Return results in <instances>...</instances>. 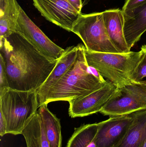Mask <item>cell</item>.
I'll return each instance as SVG.
<instances>
[{
	"instance_id": "6da1fadb",
	"label": "cell",
	"mask_w": 146,
	"mask_h": 147,
	"mask_svg": "<svg viewBox=\"0 0 146 147\" xmlns=\"http://www.w3.org/2000/svg\"><path fill=\"white\" fill-rule=\"evenodd\" d=\"M0 56L5 63L9 88L20 91H37L58 61L43 55L16 32L0 40Z\"/></svg>"
},
{
	"instance_id": "7a4b0ae2",
	"label": "cell",
	"mask_w": 146,
	"mask_h": 147,
	"mask_svg": "<svg viewBox=\"0 0 146 147\" xmlns=\"http://www.w3.org/2000/svg\"><path fill=\"white\" fill-rule=\"evenodd\" d=\"M78 45L79 52L74 64L50 89L42 105L56 101L69 102L100 89L107 83L92 73L86 60L85 47L82 44Z\"/></svg>"
},
{
	"instance_id": "3957f363",
	"label": "cell",
	"mask_w": 146,
	"mask_h": 147,
	"mask_svg": "<svg viewBox=\"0 0 146 147\" xmlns=\"http://www.w3.org/2000/svg\"><path fill=\"white\" fill-rule=\"evenodd\" d=\"M85 53L87 65L96 69L117 88L133 84L131 76L142 56L141 51L111 53L90 51L85 48Z\"/></svg>"
},
{
	"instance_id": "277c9868",
	"label": "cell",
	"mask_w": 146,
	"mask_h": 147,
	"mask_svg": "<svg viewBox=\"0 0 146 147\" xmlns=\"http://www.w3.org/2000/svg\"><path fill=\"white\" fill-rule=\"evenodd\" d=\"M39 107L37 92L7 88L0 92V112L6 121L7 134H22Z\"/></svg>"
},
{
	"instance_id": "5b68a950",
	"label": "cell",
	"mask_w": 146,
	"mask_h": 147,
	"mask_svg": "<svg viewBox=\"0 0 146 147\" xmlns=\"http://www.w3.org/2000/svg\"><path fill=\"white\" fill-rule=\"evenodd\" d=\"M72 32L80 38L88 51L120 53L111 40L105 25L103 12L81 14Z\"/></svg>"
},
{
	"instance_id": "8992f818",
	"label": "cell",
	"mask_w": 146,
	"mask_h": 147,
	"mask_svg": "<svg viewBox=\"0 0 146 147\" xmlns=\"http://www.w3.org/2000/svg\"><path fill=\"white\" fill-rule=\"evenodd\" d=\"M146 109V90L137 84L117 88L100 111L110 117L129 115Z\"/></svg>"
},
{
	"instance_id": "52a82bcc",
	"label": "cell",
	"mask_w": 146,
	"mask_h": 147,
	"mask_svg": "<svg viewBox=\"0 0 146 147\" xmlns=\"http://www.w3.org/2000/svg\"><path fill=\"white\" fill-rule=\"evenodd\" d=\"M15 32L29 41L40 53L50 59L58 60L65 52L63 49L50 39L31 20L21 7Z\"/></svg>"
},
{
	"instance_id": "ba28073f",
	"label": "cell",
	"mask_w": 146,
	"mask_h": 147,
	"mask_svg": "<svg viewBox=\"0 0 146 147\" xmlns=\"http://www.w3.org/2000/svg\"><path fill=\"white\" fill-rule=\"evenodd\" d=\"M33 4L46 20L68 32L81 14L68 0H33Z\"/></svg>"
},
{
	"instance_id": "9c48e42d",
	"label": "cell",
	"mask_w": 146,
	"mask_h": 147,
	"mask_svg": "<svg viewBox=\"0 0 146 147\" xmlns=\"http://www.w3.org/2000/svg\"><path fill=\"white\" fill-rule=\"evenodd\" d=\"M117 87L107 81L102 88L88 95L69 102V115L72 118L84 117L100 112Z\"/></svg>"
},
{
	"instance_id": "30bf717a",
	"label": "cell",
	"mask_w": 146,
	"mask_h": 147,
	"mask_svg": "<svg viewBox=\"0 0 146 147\" xmlns=\"http://www.w3.org/2000/svg\"><path fill=\"white\" fill-rule=\"evenodd\" d=\"M132 114L110 117L98 123L97 132L94 140L97 147H113L125 136L133 123Z\"/></svg>"
},
{
	"instance_id": "8fae6325",
	"label": "cell",
	"mask_w": 146,
	"mask_h": 147,
	"mask_svg": "<svg viewBox=\"0 0 146 147\" xmlns=\"http://www.w3.org/2000/svg\"><path fill=\"white\" fill-rule=\"evenodd\" d=\"M79 49L78 45L76 46L67 47L63 56L58 59L55 67L37 91L39 106L43 103L50 89L58 82L74 64L78 57Z\"/></svg>"
},
{
	"instance_id": "7c38bea8",
	"label": "cell",
	"mask_w": 146,
	"mask_h": 147,
	"mask_svg": "<svg viewBox=\"0 0 146 147\" xmlns=\"http://www.w3.org/2000/svg\"><path fill=\"white\" fill-rule=\"evenodd\" d=\"M103 13L105 25L113 45L120 53L129 52L123 31L124 17L122 9H107Z\"/></svg>"
},
{
	"instance_id": "4fadbf2b",
	"label": "cell",
	"mask_w": 146,
	"mask_h": 147,
	"mask_svg": "<svg viewBox=\"0 0 146 147\" xmlns=\"http://www.w3.org/2000/svg\"><path fill=\"white\" fill-rule=\"evenodd\" d=\"M132 114L133 123L125 136L113 147H141L146 140V109Z\"/></svg>"
},
{
	"instance_id": "5bb4252c",
	"label": "cell",
	"mask_w": 146,
	"mask_h": 147,
	"mask_svg": "<svg viewBox=\"0 0 146 147\" xmlns=\"http://www.w3.org/2000/svg\"><path fill=\"white\" fill-rule=\"evenodd\" d=\"M21 7L16 0H0V40L15 33Z\"/></svg>"
},
{
	"instance_id": "9a60e30c",
	"label": "cell",
	"mask_w": 146,
	"mask_h": 147,
	"mask_svg": "<svg viewBox=\"0 0 146 147\" xmlns=\"http://www.w3.org/2000/svg\"><path fill=\"white\" fill-rule=\"evenodd\" d=\"M123 31L130 50L146 31V3L135 10L133 17L124 18Z\"/></svg>"
},
{
	"instance_id": "2e32d148",
	"label": "cell",
	"mask_w": 146,
	"mask_h": 147,
	"mask_svg": "<svg viewBox=\"0 0 146 147\" xmlns=\"http://www.w3.org/2000/svg\"><path fill=\"white\" fill-rule=\"evenodd\" d=\"M43 123L51 147H61L62 136L60 119L50 111L48 104L40 105L37 111Z\"/></svg>"
},
{
	"instance_id": "e0dca14e",
	"label": "cell",
	"mask_w": 146,
	"mask_h": 147,
	"mask_svg": "<svg viewBox=\"0 0 146 147\" xmlns=\"http://www.w3.org/2000/svg\"><path fill=\"white\" fill-rule=\"evenodd\" d=\"M98 124H84L75 128V131L68 142L67 147H87L94 140Z\"/></svg>"
},
{
	"instance_id": "ac0fdd59",
	"label": "cell",
	"mask_w": 146,
	"mask_h": 147,
	"mask_svg": "<svg viewBox=\"0 0 146 147\" xmlns=\"http://www.w3.org/2000/svg\"><path fill=\"white\" fill-rule=\"evenodd\" d=\"M27 147H41L40 119L36 113L26 125L22 133Z\"/></svg>"
},
{
	"instance_id": "d6986e66",
	"label": "cell",
	"mask_w": 146,
	"mask_h": 147,
	"mask_svg": "<svg viewBox=\"0 0 146 147\" xmlns=\"http://www.w3.org/2000/svg\"><path fill=\"white\" fill-rule=\"evenodd\" d=\"M141 51L142 52L141 58L131 76V80L135 84L142 81L146 77V44L141 46Z\"/></svg>"
},
{
	"instance_id": "ffe728a7",
	"label": "cell",
	"mask_w": 146,
	"mask_h": 147,
	"mask_svg": "<svg viewBox=\"0 0 146 147\" xmlns=\"http://www.w3.org/2000/svg\"><path fill=\"white\" fill-rule=\"evenodd\" d=\"M146 3V0H126L122 9L124 18L133 17L135 10Z\"/></svg>"
},
{
	"instance_id": "44dd1931",
	"label": "cell",
	"mask_w": 146,
	"mask_h": 147,
	"mask_svg": "<svg viewBox=\"0 0 146 147\" xmlns=\"http://www.w3.org/2000/svg\"><path fill=\"white\" fill-rule=\"evenodd\" d=\"M9 88L7 71L4 60L0 56V92Z\"/></svg>"
},
{
	"instance_id": "7402d4cb",
	"label": "cell",
	"mask_w": 146,
	"mask_h": 147,
	"mask_svg": "<svg viewBox=\"0 0 146 147\" xmlns=\"http://www.w3.org/2000/svg\"><path fill=\"white\" fill-rule=\"evenodd\" d=\"M40 132H41V147H51L46 136V133H45L44 126L41 119H40Z\"/></svg>"
},
{
	"instance_id": "603a6c76",
	"label": "cell",
	"mask_w": 146,
	"mask_h": 147,
	"mask_svg": "<svg viewBox=\"0 0 146 147\" xmlns=\"http://www.w3.org/2000/svg\"><path fill=\"white\" fill-rule=\"evenodd\" d=\"M7 134V126L6 121L2 114L0 112V135L1 136Z\"/></svg>"
},
{
	"instance_id": "cb8c5ba5",
	"label": "cell",
	"mask_w": 146,
	"mask_h": 147,
	"mask_svg": "<svg viewBox=\"0 0 146 147\" xmlns=\"http://www.w3.org/2000/svg\"><path fill=\"white\" fill-rule=\"evenodd\" d=\"M68 1L78 12L81 13V9L83 7V2L81 0H68Z\"/></svg>"
},
{
	"instance_id": "d4e9b609",
	"label": "cell",
	"mask_w": 146,
	"mask_h": 147,
	"mask_svg": "<svg viewBox=\"0 0 146 147\" xmlns=\"http://www.w3.org/2000/svg\"><path fill=\"white\" fill-rule=\"evenodd\" d=\"M135 84H138L139 85L143 87L146 90V80H142L141 82H138V83H135Z\"/></svg>"
},
{
	"instance_id": "484cf974",
	"label": "cell",
	"mask_w": 146,
	"mask_h": 147,
	"mask_svg": "<svg viewBox=\"0 0 146 147\" xmlns=\"http://www.w3.org/2000/svg\"><path fill=\"white\" fill-rule=\"evenodd\" d=\"M87 147H97L96 144H95V140L93 141Z\"/></svg>"
},
{
	"instance_id": "4316f807",
	"label": "cell",
	"mask_w": 146,
	"mask_h": 147,
	"mask_svg": "<svg viewBox=\"0 0 146 147\" xmlns=\"http://www.w3.org/2000/svg\"><path fill=\"white\" fill-rule=\"evenodd\" d=\"M90 1L91 0H84V1L83 2V7L88 4Z\"/></svg>"
},
{
	"instance_id": "83f0119b",
	"label": "cell",
	"mask_w": 146,
	"mask_h": 147,
	"mask_svg": "<svg viewBox=\"0 0 146 147\" xmlns=\"http://www.w3.org/2000/svg\"><path fill=\"white\" fill-rule=\"evenodd\" d=\"M141 147H146V140H145V141L143 143V144H142Z\"/></svg>"
}]
</instances>
